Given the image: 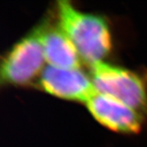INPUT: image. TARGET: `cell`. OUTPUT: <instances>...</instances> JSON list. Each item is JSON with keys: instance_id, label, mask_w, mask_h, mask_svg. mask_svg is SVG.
<instances>
[{"instance_id": "cell-1", "label": "cell", "mask_w": 147, "mask_h": 147, "mask_svg": "<svg viewBox=\"0 0 147 147\" xmlns=\"http://www.w3.org/2000/svg\"><path fill=\"white\" fill-rule=\"evenodd\" d=\"M58 23L76 48L82 61L90 65L102 61L111 47L107 22L102 16L81 12L68 1L57 2Z\"/></svg>"}, {"instance_id": "cell-2", "label": "cell", "mask_w": 147, "mask_h": 147, "mask_svg": "<svg viewBox=\"0 0 147 147\" xmlns=\"http://www.w3.org/2000/svg\"><path fill=\"white\" fill-rule=\"evenodd\" d=\"M46 20L14 44L6 54L1 64V83L7 85H27L39 77L45 58L42 34Z\"/></svg>"}, {"instance_id": "cell-3", "label": "cell", "mask_w": 147, "mask_h": 147, "mask_svg": "<svg viewBox=\"0 0 147 147\" xmlns=\"http://www.w3.org/2000/svg\"><path fill=\"white\" fill-rule=\"evenodd\" d=\"M91 79L98 93L119 100L140 115L147 112V94L137 74L103 61L90 65Z\"/></svg>"}, {"instance_id": "cell-4", "label": "cell", "mask_w": 147, "mask_h": 147, "mask_svg": "<svg viewBox=\"0 0 147 147\" xmlns=\"http://www.w3.org/2000/svg\"><path fill=\"white\" fill-rule=\"evenodd\" d=\"M37 85L49 94L61 99L87 103L97 93L92 79L80 70L46 65Z\"/></svg>"}, {"instance_id": "cell-5", "label": "cell", "mask_w": 147, "mask_h": 147, "mask_svg": "<svg viewBox=\"0 0 147 147\" xmlns=\"http://www.w3.org/2000/svg\"><path fill=\"white\" fill-rule=\"evenodd\" d=\"M86 105L96 120L112 131L130 134L141 129L143 116L110 96L97 92Z\"/></svg>"}, {"instance_id": "cell-6", "label": "cell", "mask_w": 147, "mask_h": 147, "mask_svg": "<svg viewBox=\"0 0 147 147\" xmlns=\"http://www.w3.org/2000/svg\"><path fill=\"white\" fill-rule=\"evenodd\" d=\"M41 41L48 65L67 69H80L81 58L59 23L52 26L50 19L47 18Z\"/></svg>"}]
</instances>
